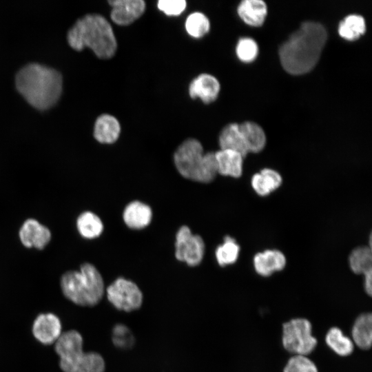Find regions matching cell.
<instances>
[{
	"mask_svg": "<svg viewBox=\"0 0 372 372\" xmlns=\"http://www.w3.org/2000/svg\"><path fill=\"white\" fill-rule=\"evenodd\" d=\"M107 298L117 310L132 312L141 308L143 295L138 285L123 277L116 278L106 289Z\"/></svg>",
	"mask_w": 372,
	"mask_h": 372,
	"instance_id": "obj_7",
	"label": "cell"
},
{
	"mask_svg": "<svg viewBox=\"0 0 372 372\" xmlns=\"http://www.w3.org/2000/svg\"><path fill=\"white\" fill-rule=\"evenodd\" d=\"M220 89L219 81L215 76L203 73L190 83L189 94L191 98H200L205 103L207 104L217 99Z\"/></svg>",
	"mask_w": 372,
	"mask_h": 372,
	"instance_id": "obj_13",
	"label": "cell"
},
{
	"mask_svg": "<svg viewBox=\"0 0 372 372\" xmlns=\"http://www.w3.org/2000/svg\"><path fill=\"white\" fill-rule=\"evenodd\" d=\"M123 217L128 227L140 229L147 227L150 223L152 211L147 205L136 200L130 203L125 207Z\"/></svg>",
	"mask_w": 372,
	"mask_h": 372,
	"instance_id": "obj_16",
	"label": "cell"
},
{
	"mask_svg": "<svg viewBox=\"0 0 372 372\" xmlns=\"http://www.w3.org/2000/svg\"><path fill=\"white\" fill-rule=\"evenodd\" d=\"M366 31L365 20L361 15L349 14L339 24L338 33L346 40L354 41L360 38Z\"/></svg>",
	"mask_w": 372,
	"mask_h": 372,
	"instance_id": "obj_24",
	"label": "cell"
},
{
	"mask_svg": "<svg viewBox=\"0 0 372 372\" xmlns=\"http://www.w3.org/2000/svg\"><path fill=\"white\" fill-rule=\"evenodd\" d=\"M19 234L20 240L25 247L38 249H44L51 239L49 229L32 218L23 223Z\"/></svg>",
	"mask_w": 372,
	"mask_h": 372,
	"instance_id": "obj_12",
	"label": "cell"
},
{
	"mask_svg": "<svg viewBox=\"0 0 372 372\" xmlns=\"http://www.w3.org/2000/svg\"><path fill=\"white\" fill-rule=\"evenodd\" d=\"M286 265V258L280 251L268 249L258 253L254 258V267L258 274L269 276L276 271L282 270Z\"/></svg>",
	"mask_w": 372,
	"mask_h": 372,
	"instance_id": "obj_14",
	"label": "cell"
},
{
	"mask_svg": "<svg viewBox=\"0 0 372 372\" xmlns=\"http://www.w3.org/2000/svg\"><path fill=\"white\" fill-rule=\"evenodd\" d=\"M121 125L118 121L110 114H103L96 120L94 136L101 143H113L119 137Z\"/></svg>",
	"mask_w": 372,
	"mask_h": 372,
	"instance_id": "obj_18",
	"label": "cell"
},
{
	"mask_svg": "<svg viewBox=\"0 0 372 372\" xmlns=\"http://www.w3.org/2000/svg\"><path fill=\"white\" fill-rule=\"evenodd\" d=\"M113 344L120 349H129L135 343V338L130 329L125 324L118 323L112 331Z\"/></svg>",
	"mask_w": 372,
	"mask_h": 372,
	"instance_id": "obj_29",
	"label": "cell"
},
{
	"mask_svg": "<svg viewBox=\"0 0 372 372\" xmlns=\"http://www.w3.org/2000/svg\"><path fill=\"white\" fill-rule=\"evenodd\" d=\"M83 340L75 330L65 331L55 342V351L60 357L59 365L63 372H77L83 351Z\"/></svg>",
	"mask_w": 372,
	"mask_h": 372,
	"instance_id": "obj_8",
	"label": "cell"
},
{
	"mask_svg": "<svg viewBox=\"0 0 372 372\" xmlns=\"http://www.w3.org/2000/svg\"><path fill=\"white\" fill-rule=\"evenodd\" d=\"M158 8L169 16H177L181 14L186 8L185 0H160L157 3Z\"/></svg>",
	"mask_w": 372,
	"mask_h": 372,
	"instance_id": "obj_33",
	"label": "cell"
},
{
	"mask_svg": "<svg viewBox=\"0 0 372 372\" xmlns=\"http://www.w3.org/2000/svg\"><path fill=\"white\" fill-rule=\"evenodd\" d=\"M351 340L358 348L367 350L372 343V315L364 313L357 317L351 328Z\"/></svg>",
	"mask_w": 372,
	"mask_h": 372,
	"instance_id": "obj_19",
	"label": "cell"
},
{
	"mask_svg": "<svg viewBox=\"0 0 372 372\" xmlns=\"http://www.w3.org/2000/svg\"><path fill=\"white\" fill-rule=\"evenodd\" d=\"M282 181V177L278 172L265 168L252 176L251 183L258 195L265 196L278 189Z\"/></svg>",
	"mask_w": 372,
	"mask_h": 372,
	"instance_id": "obj_22",
	"label": "cell"
},
{
	"mask_svg": "<svg viewBox=\"0 0 372 372\" xmlns=\"http://www.w3.org/2000/svg\"><path fill=\"white\" fill-rule=\"evenodd\" d=\"M112 8L110 17L116 24L127 25L140 18L145 10L143 0H111L108 1Z\"/></svg>",
	"mask_w": 372,
	"mask_h": 372,
	"instance_id": "obj_10",
	"label": "cell"
},
{
	"mask_svg": "<svg viewBox=\"0 0 372 372\" xmlns=\"http://www.w3.org/2000/svg\"><path fill=\"white\" fill-rule=\"evenodd\" d=\"M105 362L103 356L96 352L83 353L77 372H104Z\"/></svg>",
	"mask_w": 372,
	"mask_h": 372,
	"instance_id": "obj_30",
	"label": "cell"
},
{
	"mask_svg": "<svg viewBox=\"0 0 372 372\" xmlns=\"http://www.w3.org/2000/svg\"><path fill=\"white\" fill-rule=\"evenodd\" d=\"M64 296L72 302L83 307L97 304L105 293L103 279L92 264L84 263L80 271H69L61 279Z\"/></svg>",
	"mask_w": 372,
	"mask_h": 372,
	"instance_id": "obj_4",
	"label": "cell"
},
{
	"mask_svg": "<svg viewBox=\"0 0 372 372\" xmlns=\"http://www.w3.org/2000/svg\"><path fill=\"white\" fill-rule=\"evenodd\" d=\"M282 344L293 355H308L316 349L318 340L312 333L311 322L303 318L290 320L282 325Z\"/></svg>",
	"mask_w": 372,
	"mask_h": 372,
	"instance_id": "obj_6",
	"label": "cell"
},
{
	"mask_svg": "<svg viewBox=\"0 0 372 372\" xmlns=\"http://www.w3.org/2000/svg\"><path fill=\"white\" fill-rule=\"evenodd\" d=\"M68 41L76 50L89 47L101 59L112 57L117 49L110 23L99 14H87L76 20L68 30Z\"/></svg>",
	"mask_w": 372,
	"mask_h": 372,
	"instance_id": "obj_3",
	"label": "cell"
},
{
	"mask_svg": "<svg viewBox=\"0 0 372 372\" xmlns=\"http://www.w3.org/2000/svg\"><path fill=\"white\" fill-rule=\"evenodd\" d=\"M218 174L238 178L242 173L244 156L235 151L220 149L215 152Z\"/></svg>",
	"mask_w": 372,
	"mask_h": 372,
	"instance_id": "obj_15",
	"label": "cell"
},
{
	"mask_svg": "<svg viewBox=\"0 0 372 372\" xmlns=\"http://www.w3.org/2000/svg\"><path fill=\"white\" fill-rule=\"evenodd\" d=\"M349 265L351 270L364 276L372 275L371 248L360 247L352 251L349 256Z\"/></svg>",
	"mask_w": 372,
	"mask_h": 372,
	"instance_id": "obj_25",
	"label": "cell"
},
{
	"mask_svg": "<svg viewBox=\"0 0 372 372\" xmlns=\"http://www.w3.org/2000/svg\"><path fill=\"white\" fill-rule=\"evenodd\" d=\"M76 227L79 234L83 238L89 239L99 236L103 229L101 220L91 211H85L79 216Z\"/></svg>",
	"mask_w": 372,
	"mask_h": 372,
	"instance_id": "obj_26",
	"label": "cell"
},
{
	"mask_svg": "<svg viewBox=\"0 0 372 372\" xmlns=\"http://www.w3.org/2000/svg\"><path fill=\"white\" fill-rule=\"evenodd\" d=\"M32 333L35 338L42 344H52L61 334V321L53 313H41L34 321Z\"/></svg>",
	"mask_w": 372,
	"mask_h": 372,
	"instance_id": "obj_11",
	"label": "cell"
},
{
	"mask_svg": "<svg viewBox=\"0 0 372 372\" xmlns=\"http://www.w3.org/2000/svg\"><path fill=\"white\" fill-rule=\"evenodd\" d=\"M237 12L245 23L257 27L264 23L267 6L262 0H243L238 6Z\"/></svg>",
	"mask_w": 372,
	"mask_h": 372,
	"instance_id": "obj_17",
	"label": "cell"
},
{
	"mask_svg": "<svg viewBox=\"0 0 372 372\" xmlns=\"http://www.w3.org/2000/svg\"><path fill=\"white\" fill-rule=\"evenodd\" d=\"M283 372H318V369L307 355H293L287 361Z\"/></svg>",
	"mask_w": 372,
	"mask_h": 372,
	"instance_id": "obj_32",
	"label": "cell"
},
{
	"mask_svg": "<svg viewBox=\"0 0 372 372\" xmlns=\"http://www.w3.org/2000/svg\"><path fill=\"white\" fill-rule=\"evenodd\" d=\"M218 142L220 149L235 151L244 157L248 154L238 123H232L226 125L220 132Z\"/></svg>",
	"mask_w": 372,
	"mask_h": 372,
	"instance_id": "obj_20",
	"label": "cell"
},
{
	"mask_svg": "<svg viewBox=\"0 0 372 372\" xmlns=\"http://www.w3.org/2000/svg\"><path fill=\"white\" fill-rule=\"evenodd\" d=\"M209 28V21L202 12H193L186 19L185 29L187 33L194 38L203 37L208 33Z\"/></svg>",
	"mask_w": 372,
	"mask_h": 372,
	"instance_id": "obj_28",
	"label": "cell"
},
{
	"mask_svg": "<svg viewBox=\"0 0 372 372\" xmlns=\"http://www.w3.org/2000/svg\"><path fill=\"white\" fill-rule=\"evenodd\" d=\"M248 153L262 151L266 145V136L263 129L252 121H245L239 124Z\"/></svg>",
	"mask_w": 372,
	"mask_h": 372,
	"instance_id": "obj_21",
	"label": "cell"
},
{
	"mask_svg": "<svg viewBox=\"0 0 372 372\" xmlns=\"http://www.w3.org/2000/svg\"><path fill=\"white\" fill-rule=\"evenodd\" d=\"M175 256L177 260L191 267L198 265L205 254V243L198 235L192 233L190 229L182 226L176 235Z\"/></svg>",
	"mask_w": 372,
	"mask_h": 372,
	"instance_id": "obj_9",
	"label": "cell"
},
{
	"mask_svg": "<svg viewBox=\"0 0 372 372\" xmlns=\"http://www.w3.org/2000/svg\"><path fill=\"white\" fill-rule=\"evenodd\" d=\"M327 39V32L320 23L305 21L279 48L282 68L293 75L311 71L318 63Z\"/></svg>",
	"mask_w": 372,
	"mask_h": 372,
	"instance_id": "obj_1",
	"label": "cell"
},
{
	"mask_svg": "<svg viewBox=\"0 0 372 372\" xmlns=\"http://www.w3.org/2000/svg\"><path fill=\"white\" fill-rule=\"evenodd\" d=\"M240 247L235 240L230 236H226L224 242L219 245L215 252L218 265L221 267L234 264L238 259Z\"/></svg>",
	"mask_w": 372,
	"mask_h": 372,
	"instance_id": "obj_27",
	"label": "cell"
},
{
	"mask_svg": "<svg viewBox=\"0 0 372 372\" xmlns=\"http://www.w3.org/2000/svg\"><path fill=\"white\" fill-rule=\"evenodd\" d=\"M174 161L179 174L194 181L210 183L218 174L215 152L205 154L202 144L195 138H187L178 146Z\"/></svg>",
	"mask_w": 372,
	"mask_h": 372,
	"instance_id": "obj_5",
	"label": "cell"
},
{
	"mask_svg": "<svg viewBox=\"0 0 372 372\" xmlns=\"http://www.w3.org/2000/svg\"><path fill=\"white\" fill-rule=\"evenodd\" d=\"M325 342L328 347L337 355L346 357L354 350V344L351 338L345 335L342 331L336 327L329 329L325 335Z\"/></svg>",
	"mask_w": 372,
	"mask_h": 372,
	"instance_id": "obj_23",
	"label": "cell"
},
{
	"mask_svg": "<svg viewBox=\"0 0 372 372\" xmlns=\"http://www.w3.org/2000/svg\"><path fill=\"white\" fill-rule=\"evenodd\" d=\"M236 52L238 59L245 63H249L256 59L258 53V46L255 40L249 37H243L238 40Z\"/></svg>",
	"mask_w": 372,
	"mask_h": 372,
	"instance_id": "obj_31",
	"label": "cell"
},
{
	"mask_svg": "<svg viewBox=\"0 0 372 372\" xmlns=\"http://www.w3.org/2000/svg\"><path fill=\"white\" fill-rule=\"evenodd\" d=\"M15 83L27 101L39 110L54 105L62 91L60 72L38 63H30L22 67L16 74Z\"/></svg>",
	"mask_w": 372,
	"mask_h": 372,
	"instance_id": "obj_2",
	"label": "cell"
}]
</instances>
